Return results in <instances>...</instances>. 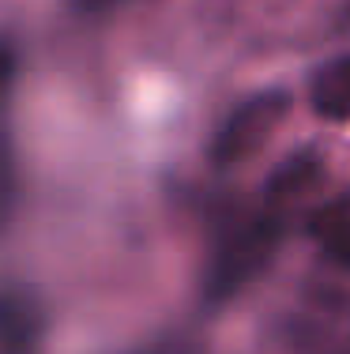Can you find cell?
Returning <instances> with one entry per match:
<instances>
[{"label": "cell", "instance_id": "8992f818", "mask_svg": "<svg viewBox=\"0 0 350 354\" xmlns=\"http://www.w3.org/2000/svg\"><path fill=\"white\" fill-rule=\"evenodd\" d=\"M313 174H316L313 155H298V158H290V162L282 166L279 174H275L271 192H282V196H294L298 189H305V185L313 181Z\"/></svg>", "mask_w": 350, "mask_h": 354}, {"label": "cell", "instance_id": "5b68a950", "mask_svg": "<svg viewBox=\"0 0 350 354\" xmlns=\"http://www.w3.org/2000/svg\"><path fill=\"white\" fill-rule=\"evenodd\" d=\"M38 335V309L23 294H0V351L23 354Z\"/></svg>", "mask_w": 350, "mask_h": 354}, {"label": "cell", "instance_id": "ba28073f", "mask_svg": "<svg viewBox=\"0 0 350 354\" xmlns=\"http://www.w3.org/2000/svg\"><path fill=\"white\" fill-rule=\"evenodd\" d=\"M15 64H19V61H15V49L0 38V87H4V83L15 75Z\"/></svg>", "mask_w": 350, "mask_h": 354}, {"label": "cell", "instance_id": "52a82bcc", "mask_svg": "<svg viewBox=\"0 0 350 354\" xmlns=\"http://www.w3.org/2000/svg\"><path fill=\"white\" fill-rule=\"evenodd\" d=\"M124 4H136V0H72V8L83 15H102V12H117Z\"/></svg>", "mask_w": 350, "mask_h": 354}, {"label": "cell", "instance_id": "6da1fadb", "mask_svg": "<svg viewBox=\"0 0 350 354\" xmlns=\"http://www.w3.org/2000/svg\"><path fill=\"white\" fill-rule=\"evenodd\" d=\"M279 238H282L279 218H271L264 212L233 223L215 241L211 257H207V272H204V301L207 306H222L233 294L245 290L268 268V260L279 249Z\"/></svg>", "mask_w": 350, "mask_h": 354}, {"label": "cell", "instance_id": "277c9868", "mask_svg": "<svg viewBox=\"0 0 350 354\" xmlns=\"http://www.w3.org/2000/svg\"><path fill=\"white\" fill-rule=\"evenodd\" d=\"M313 106L328 121H350V53L328 61L313 75Z\"/></svg>", "mask_w": 350, "mask_h": 354}, {"label": "cell", "instance_id": "7a4b0ae2", "mask_svg": "<svg viewBox=\"0 0 350 354\" xmlns=\"http://www.w3.org/2000/svg\"><path fill=\"white\" fill-rule=\"evenodd\" d=\"M286 109H290L286 91H260V95L245 98V102L219 124V132H215V140H211V158L219 166L245 162L249 155H256V151L268 143V136L282 124Z\"/></svg>", "mask_w": 350, "mask_h": 354}, {"label": "cell", "instance_id": "3957f363", "mask_svg": "<svg viewBox=\"0 0 350 354\" xmlns=\"http://www.w3.org/2000/svg\"><path fill=\"white\" fill-rule=\"evenodd\" d=\"M309 234L331 264H339L343 272H350V192L328 200V204L313 215Z\"/></svg>", "mask_w": 350, "mask_h": 354}]
</instances>
